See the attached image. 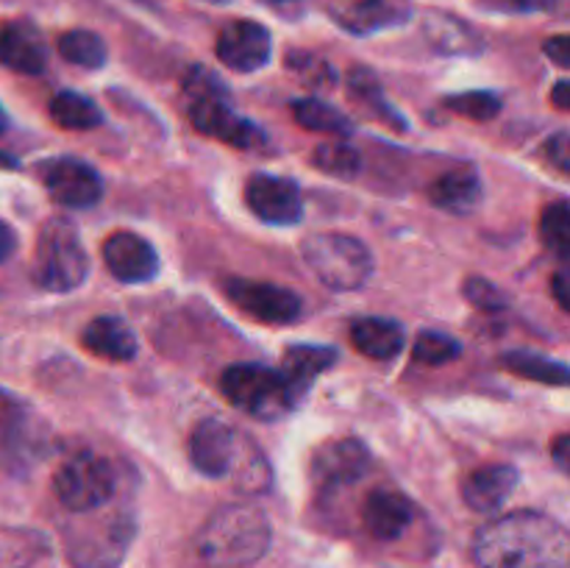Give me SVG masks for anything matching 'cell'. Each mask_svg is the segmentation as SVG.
I'll list each match as a JSON object with an SVG mask.
<instances>
[{
	"mask_svg": "<svg viewBox=\"0 0 570 568\" xmlns=\"http://www.w3.org/2000/svg\"><path fill=\"white\" fill-rule=\"evenodd\" d=\"M518 471L512 466H484L468 473L462 482V499L473 512H493L515 493Z\"/></svg>",
	"mask_w": 570,
	"mask_h": 568,
	"instance_id": "cell-18",
	"label": "cell"
},
{
	"mask_svg": "<svg viewBox=\"0 0 570 568\" xmlns=\"http://www.w3.org/2000/svg\"><path fill=\"white\" fill-rule=\"evenodd\" d=\"M0 65L22 76H39L48 65V45L28 20L6 22L0 28Z\"/></svg>",
	"mask_w": 570,
	"mask_h": 568,
	"instance_id": "cell-15",
	"label": "cell"
},
{
	"mask_svg": "<svg viewBox=\"0 0 570 568\" xmlns=\"http://www.w3.org/2000/svg\"><path fill=\"white\" fill-rule=\"evenodd\" d=\"M20 538L22 535L17 532V543H11V532H0V566L3 568H20L28 560H33V543Z\"/></svg>",
	"mask_w": 570,
	"mask_h": 568,
	"instance_id": "cell-35",
	"label": "cell"
},
{
	"mask_svg": "<svg viewBox=\"0 0 570 568\" xmlns=\"http://www.w3.org/2000/svg\"><path fill=\"white\" fill-rule=\"evenodd\" d=\"M287 61H289V70H295L301 78L315 84V87H321L323 81H332V67H328V61H323L321 56L295 50V53H289Z\"/></svg>",
	"mask_w": 570,
	"mask_h": 568,
	"instance_id": "cell-33",
	"label": "cell"
},
{
	"mask_svg": "<svg viewBox=\"0 0 570 568\" xmlns=\"http://www.w3.org/2000/svg\"><path fill=\"white\" fill-rule=\"evenodd\" d=\"M189 460L204 477L220 479L228 473H237L243 468L239 454V434L228 423L217 418H204L198 427L189 432Z\"/></svg>",
	"mask_w": 570,
	"mask_h": 568,
	"instance_id": "cell-9",
	"label": "cell"
},
{
	"mask_svg": "<svg viewBox=\"0 0 570 568\" xmlns=\"http://www.w3.org/2000/svg\"><path fill=\"white\" fill-rule=\"evenodd\" d=\"M271 549V521L259 507L226 505L206 518L195 551L206 568H248Z\"/></svg>",
	"mask_w": 570,
	"mask_h": 568,
	"instance_id": "cell-2",
	"label": "cell"
},
{
	"mask_svg": "<svg viewBox=\"0 0 570 568\" xmlns=\"http://www.w3.org/2000/svg\"><path fill=\"white\" fill-rule=\"evenodd\" d=\"M546 150H549V161H554L557 170L568 173L570 170V145H568V134H557V137L549 139V145H546Z\"/></svg>",
	"mask_w": 570,
	"mask_h": 568,
	"instance_id": "cell-36",
	"label": "cell"
},
{
	"mask_svg": "<svg viewBox=\"0 0 570 568\" xmlns=\"http://www.w3.org/2000/svg\"><path fill=\"white\" fill-rule=\"evenodd\" d=\"M504 3L512 11H527V14H532V11H551L557 6V0H504Z\"/></svg>",
	"mask_w": 570,
	"mask_h": 568,
	"instance_id": "cell-38",
	"label": "cell"
},
{
	"mask_svg": "<svg viewBox=\"0 0 570 568\" xmlns=\"http://www.w3.org/2000/svg\"><path fill=\"white\" fill-rule=\"evenodd\" d=\"M551 100H554L557 109L568 111V109H570V84H568V81L557 84L554 92H551Z\"/></svg>",
	"mask_w": 570,
	"mask_h": 568,
	"instance_id": "cell-42",
	"label": "cell"
},
{
	"mask_svg": "<svg viewBox=\"0 0 570 568\" xmlns=\"http://www.w3.org/2000/svg\"><path fill=\"white\" fill-rule=\"evenodd\" d=\"M334 362H337V351L328 349V345H289L278 376H282L293 401H298L315 384V379L326 373Z\"/></svg>",
	"mask_w": 570,
	"mask_h": 568,
	"instance_id": "cell-19",
	"label": "cell"
},
{
	"mask_svg": "<svg viewBox=\"0 0 570 568\" xmlns=\"http://www.w3.org/2000/svg\"><path fill=\"white\" fill-rule=\"evenodd\" d=\"M445 106H449L451 111H456V115L476 123L493 120V117L501 111V100L495 98L493 92H482V89H476V92L451 95V98L445 100Z\"/></svg>",
	"mask_w": 570,
	"mask_h": 568,
	"instance_id": "cell-31",
	"label": "cell"
},
{
	"mask_svg": "<svg viewBox=\"0 0 570 568\" xmlns=\"http://www.w3.org/2000/svg\"><path fill=\"white\" fill-rule=\"evenodd\" d=\"M223 293L228 295L234 306L250 315L254 321L262 323H293L301 317L298 295L293 290L282 287V284L271 282H254V278H226L223 282Z\"/></svg>",
	"mask_w": 570,
	"mask_h": 568,
	"instance_id": "cell-8",
	"label": "cell"
},
{
	"mask_svg": "<svg viewBox=\"0 0 570 568\" xmlns=\"http://www.w3.org/2000/svg\"><path fill=\"white\" fill-rule=\"evenodd\" d=\"M217 59L234 72H256L271 61L273 37L262 22L234 20L217 33Z\"/></svg>",
	"mask_w": 570,
	"mask_h": 568,
	"instance_id": "cell-12",
	"label": "cell"
},
{
	"mask_svg": "<svg viewBox=\"0 0 570 568\" xmlns=\"http://www.w3.org/2000/svg\"><path fill=\"white\" fill-rule=\"evenodd\" d=\"M59 48V56L70 65L83 67V70H98V67L106 65V42L95 31H87V28H72V31H65L56 42Z\"/></svg>",
	"mask_w": 570,
	"mask_h": 568,
	"instance_id": "cell-26",
	"label": "cell"
},
{
	"mask_svg": "<svg viewBox=\"0 0 570 568\" xmlns=\"http://www.w3.org/2000/svg\"><path fill=\"white\" fill-rule=\"evenodd\" d=\"M410 17L404 6L395 0H345L334 9V20L351 33H373L382 28L399 26Z\"/></svg>",
	"mask_w": 570,
	"mask_h": 568,
	"instance_id": "cell-20",
	"label": "cell"
},
{
	"mask_svg": "<svg viewBox=\"0 0 570 568\" xmlns=\"http://www.w3.org/2000/svg\"><path fill=\"white\" fill-rule=\"evenodd\" d=\"M551 290H554V298L557 304H560V310H570V298H568V276L566 271L557 273L554 278H551Z\"/></svg>",
	"mask_w": 570,
	"mask_h": 568,
	"instance_id": "cell-39",
	"label": "cell"
},
{
	"mask_svg": "<svg viewBox=\"0 0 570 568\" xmlns=\"http://www.w3.org/2000/svg\"><path fill=\"white\" fill-rule=\"evenodd\" d=\"M245 204L271 226H295L304 215V198L298 184L289 178L271 176V173H254L245 184Z\"/></svg>",
	"mask_w": 570,
	"mask_h": 568,
	"instance_id": "cell-11",
	"label": "cell"
},
{
	"mask_svg": "<svg viewBox=\"0 0 570 568\" xmlns=\"http://www.w3.org/2000/svg\"><path fill=\"white\" fill-rule=\"evenodd\" d=\"M81 345L89 354L109 362L134 360L139 349L134 329L122 317L115 315H100L95 321H89L87 329L81 332Z\"/></svg>",
	"mask_w": 570,
	"mask_h": 568,
	"instance_id": "cell-17",
	"label": "cell"
},
{
	"mask_svg": "<svg viewBox=\"0 0 570 568\" xmlns=\"http://www.w3.org/2000/svg\"><path fill=\"white\" fill-rule=\"evenodd\" d=\"M432 200L445 212L468 215L482 204V178L473 170H449L432 184Z\"/></svg>",
	"mask_w": 570,
	"mask_h": 568,
	"instance_id": "cell-23",
	"label": "cell"
},
{
	"mask_svg": "<svg viewBox=\"0 0 570 568\" xmlns=\"http://www.w3.org/2000/svg\"><path fill=\"white\" fill-rule=\"evenodd\" d=\"M89 276V256L67 221H48L33 251V282L48 293H72Z\"/></svg>",
	"mask_w": 570,
	"mask_h": 568,
	"instance_id": "cell-4",
	"label": "cell"
},
{
	"mask_svg": "<svg viewBox=\"0 0 570 568\" xmlns=\"http://www.w3.org/2000/svg\"><path fill=\"white\" fill-rule=\"evenodd\" d=\"M348 89H351V95H354L356 104H362V106H365V109H373V115L382 117L384 123H390V126H395V128H404L406 126V123L401 120L399 115H395L393 106H390L387 100H384L382 87H379V81H376V78H373V72H367V70H354V72H351Z\"/></svg>",
	"mask_w": 570,
	"mask_h": 568,
	"instance_id": "cell-28",
	"label": "cell"
},
{
	"mask_svg": "<svg viewBox=\"0 0 570 568\" xmlns=\"http://www.w3.org/2000/svg\"><path fill=\"white\" fill-rule=\"evenodd\" d=\"M50 117H53V123H59L61 128H70V131H89V128L104 123V111L98 109V104L89 100L87 95L78 92L56 95V98L50 100Z\"/></svg>",
	"mask_w": 570,
	"mask_h": 568,
	"instance_id": "cell-25",
	"label": "cell"
},
{
	"mask_svg": "<svg viewBox=\"0 0 570 568\" xmlns=\"http://www.w3.org/2000/svg\"><path fill=\"white\" fill-rule=\"evenodd\" d=\"M184 92L189 95V120L206 137H215L234 148H256L262 143V128L245 120L239 111L228 106V92L212 72L193 70L184 81Z\"/></svg>",
	"mask_w": 570,
	"mask_h": 568,
	"instance_id": "cell-3",
	"label": "cell"
},
{
	"mask_svg": "<svg viewBox=\"0 0 570 568\" xmlns=\"http://www.w3.org/2000/svg\"><path fill=\"white\" fill-rule=\"evenodd\" d=\"M479 568H568L566 527L546 512H510L484 523L471 546Z\"/></svg>",
	"mask_w": 570,
	"mask_h": 568,
	"instance_id": "cell-1",
	"label": "cell"
},
{
	"mask_svg": "<svg viewBox=\"0 0 570 568\" xmlns=\"http://www.w3.org/2000/svg\"><path fill=\"white\" fill-rule=\"evenodd\" d=\"M540 237L560 259H566L570 243V212L566 200H557V204H551L543 212V217H540Z\"/></svg>",
	"mask_w": 570,
	"mask_h": 568,
	"instance_id": "cell-29",
	"label": "cell"
},
{
	"mask_svg": "<svg viewBox=\"0 0 570 568\" xmlns=\"http://www.w3.org/2000/svg\"><path fill=\"white\" fill-rule=\"evenodd\" d=\"M501 365L507 368L515 376L529 379V382L540 384H557V388H566L568 384V365L566 362L549 360L543 354H532V351H512L501 360Z\"/></svg>",
	"mask_w": 570,
	"mask_h": 568,
	"instance_id": "cell-24",
	"label": "cell"
},
{
	"mask_svg": "<svg viewBox=\"0 0 570 568\" xmlns=\"http://www.w3.org/2000/svg\"><path fill=\"white\" fill-rule=\"evenodd\" d=\"M371 471V451L365 443L354 438H340L332 443H323L312 454V482L326 493L343 490L348 484L360 482Z\"/></svg>",
	"mask_w": 570,
	"mask_h": 568,
	"instance_id": "cell-10",
	"label": "cell"
},
{
	"mask_svg": "<svg viewBox=\"0 0 570 568\" xmlns=\"http://www.w3.org/2000/svg\"><path fill=\"white\" fill-rule=\"evenodd\" d=\"M104 262L115 278L126 284L150 282L159 273V254L154 245L134 232H115L104 243Z\"/></svg>",
	"mask_w": 570,
	"mask_h": 568,
	"instance_id": "cell-14",
	"label": "cell"
},
{
	"mask_svg": "<svg viewBox=\"0 0 570 568\" xmlns=\"http://www.w3.org/2000/svg\"><path fill=\"white\" fill-rule=\"evenodd\" d=\"M568 449H570V438L568 434H560L554 443V462L560 466V471H568Z\"/></svg>",
	"mask_w": 570,
	"mask_h": 568,
	"instance_id": "cell-41",
	"label": "cell"
},
{
	"mask_svg": "<svg viewBox=\"0 0 570 568\" xmlns=\"http://www.w3.org/2000/svg\"><path fill=\"white\" fill-rule=\"evenodd\" d=\"M271 3H287V0H271Z\"/></svg>",
	"mask_w": 570,
	"mask_h": 568,
	"instance_id": "cell-44",
	"label": "cell"
},
{
	"mask_svg": "<svg viewBox=\"0 0 570 568\" xmlns=\"http://www.w3.org/2000/svg\"><path fill=\"white\" fill-rule=\"evenodd\" d=\"M465 298L471 301L476 310H504L507 298L495 290V284H490L488 278H468L465 284Z\"/></svg>",
	"mask_w": 570,
	"mask_h": 568,
	"instance_id": "cell-34",
	"label": "cell"
},
{
	"mask_svg": "<svg viewBox=\"0 0 570 568\" xmlns=\"http://www.w3.org/2000/svg\"><path fill=\"white\" fill-rule=\"evenodd\" d=\"M45 187L53 195L56 204L70 209H87L95 206L104 195V182L81 159H56L45 167Z\"/></svg>",
	"mask_w": 570,
	"mask_h": 568,
	"instance_id": "cell-13",
	"label": "cell"
},
{
	"mask_svg": "<svg viewBox=\"0 0 570 568\" xmlns=\"http://www.w3.org/2000/svg\"><path fill=\"white\" fill-rule=\"evenodd\" d=\"M423 33L434 50L449 56H476L484 50L482 37L465 20L445 11H429L423 17Z\"/></svg>",
	"mask_w": 570,
	"mask_h": 568,
	"instance_id": "cell-21",
	"label": "cell"
},
{
	"mask_svg": "<svg viewBox=\"0 0 570 568\" xmlns=\"http://www.w3.org/2000/svg\"><path fill=\"white\" fill-rule=\"evenodd\" d=\"M6 128H9V117H6L3 106H0V134H3V131H6Z\"/></svg>",
	"mask_w": 570,
	"mask_h": 568,
	"instance_id": "cell-43",
	"label": "cell"
},
{
	"mask_svg": "<svg viewBox=\"0 0 570 568\" xmlns=\"http://www.w3.org/2000/svg\"><path fill=\"white\" fill-rule=\"evenodd\" d=\"M546 56H549L554 65L560 67H568L570 65V39L566 37V33H560V37H551L549 42L543 45Z\"/></svg>",
	"mask_w": 570,
	"mask_h": 568,
	"instance_id": "cell-37",
	"label": "cell"
},
{
	"mask_svg": "<svg viewBox=\"0 0 570 568\" xmlns=\"http://www.w3.org/2000/svg\"><path fill=\"white\" fill-rule=\"evenodd\" d=\"M351 343L371 360H393L404 349V329L390 317H360L351 323Z\"/></svg>",
	"mask_w": 570,
	"mask_h": 568,
	"instance_id": "cell-22",
	"label": "cell"
},
{
	"mask_svg": "<svg viewBox=\"0 0 570 568\" xmlns=\"http://www.w3.org/2000/svg\"><path fill=\"white\" fill-rule=\"evenodd\" d=\"M293 117L298 120V126L309 128L317 134H334V137H348L354 131V123L343 115L334 106L323 104L317 98H304L293 104Z\"/></svg>",
	"mask_w": 570,
	"mask_h": 568,
	"instance_id": "cell-27",
	"label": "cell"
},
{
	"mask_svg": "<svg viewBox=\"0 0 570 568\" xmlns=\"http://www.w3.org/2000/svg\"><path fill=\"white\" fill-rule=\"evenodd\" d=\"M220 390L228 404L248 412V415L262 418V421H273V418L293 410L295 404L278 371L256 365V362H239V365L226 368L220 379Z\"/></svg>",
	"mask_w": 570,
	"mask_h": 568,
	"instance_id": "cell-6",
	"label": "cell"
},
{
	"mask_svg": "<svg viewBox=\"0 0 570 568\" xmlns=\"http://www.w3.org/2000/svg\"><path fill=\"white\" fill-rule=\"evenodd\" d=\"M315 161L321 170L334 173V176H354L356 167H360V154L354 148L343 143H332V145H321L315 150Z\"/></svg>",
	"mask_w": 570,
	"mask_h": 568,
	"instance_id": "cell-32",
	"label": "cell"
},
{
	"mask_svg": "<svg viewBox=\"0 0 570 568\" xmlns=\"http://www.w3.org/2000/svg\"><path fill=\"white\" fill-rule=\"evenodd\" d=\"M14 245H17L14 232H11V228L6 226V223H0V262H3L6 256H11Z\"/></svg>",
	"mask_w": 570,
	"mask_h": 568,
	"instance_id": "cell-40",
	"label": "cell"
},
{
	"mask_svg": "<svg viewBox=\"0 0 570 568\" xmlns=\"http://www.w3.org/2000/svg\"><path fill=\"white\" fill-rule=\"evenodd\" d=\"M415 518V505L399 490H373L362 507L365 529L376 540H395L410 529Z\"/></svg>",
	"mask_w": 570,
	"mask_h": 568,
	"instance_id": "cell-16",
	"label": "cell"
},
{
	"mask_svg": "<svg viewBox=\"0 0 570 568\" xmlns=\"http://www.w3.org/2000/svg\"><path fill=\"white\" fill-rule=\"evenodd\" d=\"M304 259L332 290H360L373 273L371 251L351 234H312L304 243Z\"/></svg>",
	"mask_w": 570,
	"mask_h": 568,
	"instance_id": "cell-5",
	"label": "cell"
},
{
	"mask_svg": "<svg viewBox=\"0 0 570 568\" xmlns=\"http://www.w3.org/2000/svg\"><path fill=\"white\" fill-rule=\"evenodd\" d=\"M117 477L109 460L98 454L70 457L59 471L53 473V493L67 510L89 512L104 507L115 496Z\"/></svg>",
	"mask_w": 570,
	"mask_h": 568,
	"instance_id": "cell-7",
	"label": "cell"
},
{
	"mask_svg": "<svg viewBox=\"0 0 570 568\" xmlns=\"http://www.w3.org/2000/svg\"><path fill=\"white\" fill-rule=\"evenodd\" d=\"M462 351V345L456 343L454 337H449V334L443 332H423L421 337L415 340V351H412V356H415V362H421V365H445V362L456 360Z\"/></svg>",
	"mask_w": 570,
	"mask_h": 568,
	"instance_id": "cell-30",
	"label": "cell"
}]
</instances>
